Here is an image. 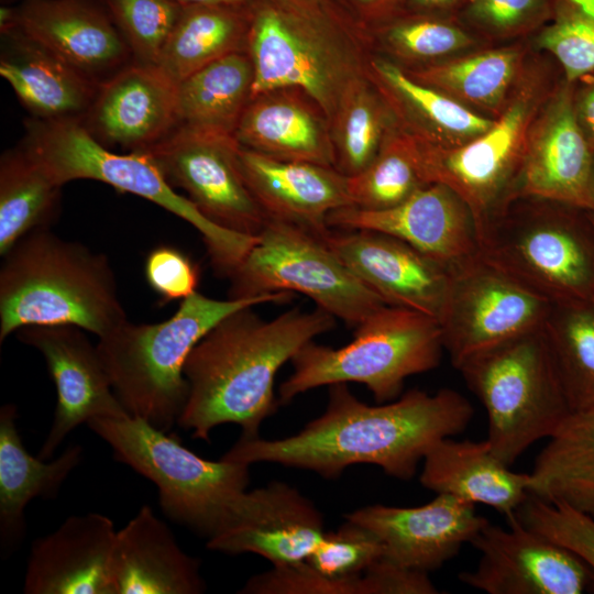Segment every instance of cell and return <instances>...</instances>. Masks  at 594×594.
Listing matches in <instances>:
<instances>
[{
    "label": "cell",
    "mask_w": 594,
    "mask_h": 594,
    "mask_svg": "<svg viewBox=\"0 0 594 594\" xmlns=\"http://www.w3.org/2000/svg\"><path fill=\"white\" fill-rule=\"evenodd\" d=\"M182 6H199V4H212V6H234L244 7L252 0H174Z\"/></svg>",
    "instance_id": "obj_52"
},
{
    "label": "cell",
    "mask_w": 594,
    "mask_h": 594,
    "mask_svg": "<svg viewBox=\"0 0 594 594\" xmlns=\"http://www.w3.org/2000/svg\"><path fill=\"white\" fill-rule=\"evenodd\" d=\"M384 554V544L370 528L348 519L323 535L306 561L322 575L356 583L362 573Z\"/></svg>",
    "instance_id": "obj_45"
},
{
    "label": "cell",
    "mask_w": 594,
    "mask_h": 594,
    "mask_svg": "<svg viewBox=\"0 0 594 594\" xmlns=\"http://www.w3.org/2000/svg\"><path fill=\"white\" fill-rule=\"evenodd\" d=\"M87 425L112 448L117 461L157 486L165 516L197 535H216L246 491L249 464L204 459L141 418L124 414Z\"/></svg>",
    "instance_id": "obj_11"
},
{
    "label": "cell",
    "mask_w": 594,
    "mask_h": 594,
    "mask_svg": "<svg viewBox=\"0 0 594 594\" xmlns=\"http://www.w3.org/2000/svg\"><path fill=\"white\" fill-rule=\"evenodd\" d=\"M365 75L391 108L400 130L440 147L460 146L485 132L495 119L414 79L394 62L370 53Z\"/></svg>",
    "instance_id": "obj_29"
},
{
    "label": "cell",
    "mask_w": 594,
    "mask_h": 594,
    "mask_svg": "<svg viewBox=\"0 0 594 594\" xmlns=\"http://www.w3.org/2000/svg\"><path fill=\"white\" fill-rule=\"evenodd\" d=\"M530 494L594 517V406L572 411L537 455Z\"/></svg>",
    "instance_id": "obj_33"
},
{
    "label": "cell",
    "mask_w": 594,
    "mask_h": 594,
    "mask_svg": "<svg viewBox=\"0 0 594 594\" xmlns=\"http://www.w3.org/2000/svg\"><path fill=\"white\" fill-rule=\"evenodd\" d=\"M233 135L177 127L144 151L172 187L182 188L216 226L257 237L267 218L249 189Z\"/></svg>",
    "instance_id": "obj_14"
},
{
    "label": "cell",
    "mask_w": 594,
    "mask_h": 594,
    "mask_svg": "<svg viewBox=\"0 0 594 594\" xmlns=\"http://www.w3.org/2000/svg\"><path fill=\"white\" fill-rule=\"evenodd\" d=\"M228 278L229 298L297 292L351 328L387 305L321 238L299 226L272 219H267Z\"/></svg>",
    "instance_id": "obj_12"
},
{
    "label": "cell",
    "mask_w": 594,
    "mask_h": 594,
    "mask_svg": "<svg viewBox=\"0 0 594 594\" xmlns=\"http://www.w3.org/2000/svg\"><path fill=\"white\" fill-rule=\"evenodd\" d=\"M575 82L594 72V0H553L551 20L530 38Z\"/></svg>",
    "instance_id": "obj_41"
},
{
    "label": "cell",
    "mask_w": 594,
    "mask_h": 594,
    "mask_svg": "<svg viewBox=\"0 0 594 594\" xmlns=\"http://www.w3.org/2000/svg\"><path fill=\"white\" fill-rule=\"evenodd\" d=\"M144 275L164 302L183 300L198 292V266L187 254L170 245H160L146 255Z\"/></svg>",
    "instance_id": "obj_47"
},
{
    "label": "cell",
    "mask_w": 594,
    "mask_h": 594,
    "mask_svg": "<svg viewBox=\"0 0 594 594\" xmlns=\"http://www.w3.org/2000/svg\"><path fill=\"white\" fill-rule=\"evenodd\" d=\"M86 332L70 324L28 326L15 332L22 343L42 353L56 387L54 420L37 455L42 460L51 459L79 425L128 414Z\"/></svg>",
    "instance_id": "obj_17"
},
{
    "label": "cell",
    "mask_w": 594,
    "mask_h": 594,
    "mask_svg": "<svg viewBox=\"0 0 594 594\" xmlns=\"http://www.w3.org/2000/svg\"><path fill=\"white\" fill-rule=\"evenodd\" d=\"M345 518L376 534L384 557L428 573L455 557L488 524L475 505L448 494L417 507L366 506Z\"/></svg>",
    "instance_id": "obj_21"
},
{
    "label": "cell",
    "mask_w": 594,
    "mask_h": 594,
    "mask_svg": "<svg viewBox=\"0 0 594 594\" xmlns=\"http://www.w3.org/2000/svg\"><path fill=\"white\" fill-rule=\"evenodd\" d=\"M249 4L183 6L157 67L175 84L208 64L246 52Z\"/></svg>",
    "instance_id": "obj_35"
},
{
    "label": "cell",
    "mask_w": 594,
    "mask_h": 594,
    "mask_svg": "<svg viewBox=\"0 0 594 594\" xmlns=\"http://www.w3.org/2000/svg\"><path fill=\"white\" fill-rule=\"evenodd\" d=\"M359 594H437L429 573L384 556L373 562L359 579Z\"/></svg>",
    "instance_id": "obj_48"
},
{
    "label": "cell",
    "mask_w": 594,
    "mask_h": 594,
    "mask_svg": "<svg viewBox=\"0 0 594 594\" xmlns=\"http://www.w3.org/2000/svg\"><path fill=\"white\" fill-rule=\"evenodd\" d=\"M246 53L252 97L277 88L311 96L329 120L348 86L365 73L366 36L327 2L252 0Z\"/></svg>",
    "instance_id": "obj_4"
},
{
    "label": "cell",
    "mask_w": 594,
    "mask_h": 594,
    "mask_svg": "<svg viewBox=\"0 0 594 594\" xmlns=\"http://www.w3.org/2000/svg\"><path fill=\"white\" fill-rule=\"evenodd\" d=\"M80 122L107 147L147 150L177 128V84L157 66L131 62L99 85Z\"/></svg>",
    "instance_id": "obj_22"
},
{
    "label": "cell",
    "mask_w": 594,
    "mask_h": 594,
    "mask_svg": "<svg viewBox=\"0 0 594 594\" xmlns=\"http://www.w3.org/2000/svg\"><path fill=\"white\" fill-rule=\"evenodd\" d=\"M369 50L405 69L490 46L457 16L402 12L366 32Z\"/></svg>",
    "instance_id": "obj_36"
},
{
    "label": "cell",
    "mask_w": 594,
    "mask_h": 594,
    "mask_svg": "<svg viewBox=\"0 0 594 594\" xmlns=\"http://www.w3.org/2000/svg\"><path fill=\"white\" fill-rule=\"evenodd\" d=\"M508 528L490 522L471 540L481 558L459 580L488 594H581L594 584L592 571L573 553L525 527L514 516Z\"/></svg>",
    "instance_id": "obj_15"
},
{
    "label": "cell",
    "mask_w": 594,
    "mask_h": 594,
    "mask_svg": "<svg viewBox=\"0 0 594 594\" xmlns=\"http://www.w3.org/2000/svg\"><path fill=\"white\" fill-rule=\"evenodd\" d=\"M524 41L490 45L428 66L405 69L414 79L488 118H497L524 76Z\"/></svg>",
    "instance_id": "obj_32"
},
{
    "label": "cell",
    "mask_w": 594,
    "mask_h": 594,
    "mask_svg": "<svg viewBox=\"0 0 594 594\" xmlns=\"http://www.w3.org/2000/svg\"><path fill=\"white\" fill-rule=\"evenodd\" d=\"M329 122L336 168L348 177L365 169L399 128L365 73L344 90Z\"/></svg>",
    "instance_id": "obj_38"
},
{
    "label": "cell",
    "mask_w": 594,
    "mask_h": 594,
    "mask_svg": "<svg viewBox=\"0 0 594 594\" xmlns=\"http://www.w3.org/2000/svg\"><path fill=\"white\" fill-rule=\"evenodd\" d=\"M573 106L576 120L594 148V72L574 82Z\"/></svg>",
    "instance_id": "obj_50"
},
{
    "label": "cell",
    "mask_w": 594,
    "mask_h": 594,
    "mask_svg": "<svg viewBox=\"0 0 594 594\" xmlns=\"http://www.w3.org/2000/svg\"><path fill=\"white\" fill-rule=\"evenodd\" d=\"M326 534L323 518L295 487L272 482L245 491L207 548L226 554H258L273 565L306 560Z\"/></svg>",
    "instance_id": "obj_19"
},
{
    "label": "cell",
    "mask_w": 594,
    "mask_h": 594,
    "mask_svg": "<svg viewBox=\"0 0 594 594\" xmlns=\"http://www.w3.org/2000/svg\"><path fill=\"white\" fill-rule=\"evenodd\" d=\"M419 480L437 494L487 505L506 518L530 494L529 473L512 471L492 452L487 440H440L425 455Z\"/></svg>",
    "instance_id": "obj_30"
},
{
    "label": "cell",
    "mask_w": 594,
    "mask_h": 594,
    "mask_svg": "<svg viewBox=\"0 0 594 594\" xmlns=\"http://www.w3.org/2000/svg\"><path fill=\"white\" fill-rule=\"evenodd\" d=\"M552 305L479 254L453 268L439 320L443 348L458 369L477 353L542 327Z\"/></svg>",
    "instance_id": "obj_13"
},
{
    "label": "cell",
    "mask_w": 594,
    "mask_h": 594,
    "mask_svg": "<svg viewBox=\"0 0 594 594\" xmlns=\"http://www.w3.org/2000/svg\"><path fill=\"white\" fill-rule=\"evenodd\" d=\"M12 26L99 85L133 62L99 0H23Z\"/></svg>",
    "instance_id": "obj_23"
},
{
    "label": "cell",
    "mask_w": 594,
    "mask_h": 594,
    "mask_svg": "<svg viewBox=\"0 0 594 594\" xmlns=\"http://www.w3.org/2000/svg\"><path fill=\"white\" fill-rule=\"evenodd\" d=\"M553 0H470L458 19L490 45L530 38L552 16Z\"/></svg>",
    "instance_id": "obj_43"
},
{
    "label": "cell",
    "mask_w": 594,
    "mask_h": 594,
    "mask_svg": "<svg viewBox=\"0 0 594 594\" xmlns=\"http://www.w3.org/2000/svg\"><path fill=\"white\" fill-rule=\"evenodd\" d=\"M117 530L99 513L68 517L30 550L26 594H117L112 551Z\"/></svg>",
    "instance_id": "obj_24"
},
{
    "label": "cell",
    "mask_w": 594,
    "mask_h": 594,
    "mask_svg": "<svg viewBox=\"0 0 594 594\" xmlns=\"http://www.w3.org/2000/svg\"><path fill=\"white\" fill-rule=\"evenodd\" d=\"M336 318L316 307L289 309L265 320L240 309L219 321L191 350L184 367L189 393L177 425L209 441L211 430L235 424L242 438L275 411L274 380L307 343L334 328Z\"/></svg>",
    "instance_id": "obj_2"
},
{
    "label": "cell",
    "mask_w": 594,
    "mask_h": 594,
    "mask_svg": "<svg viewBox=\"0 0 594 594\" xmlns=\"http://www.w3.org/2000/svg\"><path fill=\"white\" fill-rule=\"evenodd\" d=\"M292 296L278 292L219 300L196 292L164 321L127 320L97 342L117 398L129 415L169 432L187 403L189 386L184 367L195 345L227 316L264 302L286 301Z\"/></svg>",
    "instance_id": "obj_5"
},
{
    "label": "cell",
    "mask_w": 594,
    "mask_h": 594,
    "mask_svg": "<svg viewBox=\"0 0 594 594\" xmlns=\"http://www.w3.org/2000/svg\"><path fill=\"white\" fill-rule=\"evenodd\" d=\"M574 82L559 80L535 118L515 199L537 197L592 211L593 147L574 112Z\"/></svg>",
    "instance_id": "obj_20"
},
{
    "label": "cell",
    "mask_w": 594,
    "mask_h": 594,
    "mask_svg": "<svg viewBox=\"0 0 594 594\" xmlns=\"http://www.w3.org/2000/svg\"><path fill=\"white\" fill-rule=\"evenodd\" d=\"M128 320L108 257L35 230L0 268V342L28 326L70 324L101 338Z\"/></svg>",
    "instance_id": "obj_3"
},
{
    "label": "cell",
    "mask_w": 594,
    "mask_h": 594,
    "mask_svg": "<svg viewBox=\"0 0 594 594\" xmlns=\"http://www.w3.org/2000/svg\"><path fill=\"white\" fill-rule=\"evenodd\" d=\"M425 185L411 138L399 128L365 169L348 177L351 206L363 210L393 208Z\"/></svg>",
    "instance_id": "obj_40"
},
{
    "label": "cell",
    "mask_w": 594,
    "mask_h": 594,
    "mask_svg": "<svg viewBox=\"0 0 594 594\" xmlns=\"http://www.w3.org/2000/svg\"><path fill=\"white\" fill-rule=\"evenodd\" d=\"M484 406L492 452L512 465L572 413L543 326L477 353L458 369Z\"/></svg>",
    "instance_id": "obj_7"
},
{
    "label": "cell",
    "mask_w": 594,
    "mask_h": 594,
    "mask_svg": "<svg viewBox=\"0 0 594 594\" xmlns=\"http://www.w3.org/2000/svg\"><path fill=\"white\" fill-rule=\"evenodd\" d=\"M295 1H299V2H326V1H330V0H295Z\"/></svg>",
    "instance_id": "obj_54"
},
{
    "label": "cell",
    "mask_w": 594,
    "mask_h": 594,
    "mask_svg": "<svg viewBox=\"0 0 594 594\" xmlns=\"http://www.w3.org/2000/svg\"><path fill=\"white\" fill-rule=\"evenodd\" d=\"M572 411L594 406V307L552 305L543 323Z\"/></svg>",
    "instance_id": "obj_39"
},
{
    "label": "cell",
    "mask_w": 594,
    "mask_h": 594,
    "mask_svg": "<svg viewBox=\"0 0 594 594\" xmlns=\"http://www.w3.org/2000/svg\"><path fill=\"white\" fill-rule=\"evenodd\" d=\"M321 240L387 305L440 320L453 268L406 242L376 231L330 230Z\"/></svg>",
    "instance_id": "obj_16"
},
{
    "label": "cell",
    "mask_w": 594,
    "mask_h": 594,
    "mask_svg": "<svg viewBox=\"0 0 594 594\" xmlns=\"http://www.w3.org/2000/svg\"><path fill=\"white\" fill-rule=\"evenodd\" d=\"M438 320L385 305L354 328L353 340L331 348L310 341L292 359L293 373L279 386V403L320 386L365 385L377 403L396 399L406 378L436 369L443 352Z\"/></svg>",
    "instance_id": "obj_9"
},
{
    "label": "cell",
    "mask_w": 594,
    "mask_h": 594,
    "mask_svg": "<svg viewBox=\"0 0 594 594\" xmlns=\"http://www.w3.org/2000/svg\"><path fill=\"white\" fill-rule=\"evenodd\" d=\"M16 407L0 409V539L6 552L14 551L25 535L24 509L35 497L53 498L81 461L84 449L72 444L50 461L31 455L16 428Z\"/></svg>",
    "instance_id": "obj_31"
},
{
    "label": "cell",
    "mask_w": 594,
    "mask_h": 594,
    "mask_svg": "<svg viewBox=\"0 0 594 594\" xmlns=\"http://www.w3.org/2000/svg\"><path fill=\"white\" fill-rule=\"evenodd\" d=\"M21 145L0 158V255L29 233L50 229L61 208V189Z\"/></svg>",
    "instance_id": "obj_37"
},
{
    "label": "cell",
    "mask_w": 594,
    "mask_h": 594,
    "mask_svg": "<svg viewBox=\"0 0 594 594\" xmlns=\"http://www.w3.org/2000/svg\"><path fill=\"white\" fill-rule=\"evenodd\" d=\"M590 302H591L592 306L594 307V293H593V295H592V298H591Z\"/></svg>",
    "instance_id": "obj_55"
},
{
    "label": "cell",
    "mask_w": 594,
    "mask_h": 594,
    "mask_svg": "<svg viewBox=\"0 0 594 594\" xmlns=\"http://www.w3.org/2000/svg\"><path fill=\"white\" fill-rule=\"evenodd\" d=\"M469 1L470 0H406L404 11L418 14L458 16Z\"/></svg>",
    "instance_id": "obj_51"
},
{
    "label": "cell",
    "mask_w": 594,
    "mask_h": 594,
    "mask_svg": "<svg viewBox=\"0 0 594 594\" xmlns=\"http://www.w3.org/2000/svg\"><path fill=\"white\" fill-rule=\"evenodd\" d=\"M239 165L267 219L299 226L319 238L330 230L327 216L352 205L348 176L336 167L282 161L241 145Z\"/></svg>",
    "instance_id": "obj_25"
},
{
    "label": "cell",
    "mask_w": 594,
    "mask_h": 594,
    "mask_svg": "<svg viewBox=\"0 0 594 594\" xmlns=\"http://www.w3.org/2000/svg\"><path fill=\"white\" fill-rule=\"evenodd\" d=\"M480 256L553 305L594 293V212L518 197L479 231Z\"/></svg>",
    "instance_id": "obj_6"
},
{
    "label": "cell",
    "mask_w": 594,
    "mask_h": 594,
    "mask_svg": "<svg viewBox=\"0 0 594 594\" xmlns=\"http://www.w3.org/2000/svg\"><path fill=\"white\" fill-rule=\"evenodd\" d=\"M243 594H359L356 583L322 575L306 560L273 565L253 575L239 591Z\"/></svg>",
    "instance_id": "obj_46"
},
{
    "label": "cell",
    "mask_w": 594,
    "mask_h": 594,
    "mask_svg": "<svg viewBox=\"0 0 594 594\" xmlns=\"http://www.w3.org/2000/svg\"><path fill=\"white\" fill-rule=\"evenodd\" d=\"M234 138L242 147L273 158L336 167L329 118L298 88H277L252 97Z\"/></svg>",
    "instance_id": "obj_26"
},
{
    "label": "cell",
    "mask_w": 594,
    "mask_h": 594,
    "mask_svg": "<svg viewBox=\"0 0 594 594\" xmlns=\"http://www.w3.org/2000/svg\"><path fill=\"white\" fill-rule=\"evenodd\" d=\"M557 68L531 55L503 112L468 143L440 147L408 134L424 180L455 191L471 209L477 233L515 199L531 124L563 77Z\"/></svg>",
    "instance_id": "obj_8"
},
{
    "label": "cell",
    "mask_w": 594,
    "mask_h": 594,
    "mask_svg": "<svg viewBox=\"0 0 594 594\" xmlns=\"http://www.w3.org/2000/svg\"><path fill=\"white\" fill-rule=\"evenodd\" d=\"M590 197H591V202H592V212H594V150H593V160H592L591 176H590Z\"/></svg>",
    "instance_id": "obj_53"
},
{
    "label": "cell",
    "mask_w": 594,
    "mask_h": 594,
    "mask_svg": "<svg viewBox=\"0 0 594 594\" xmlns=\"http://www.w3.org/2000/svg\"><path fill=\"white\" fill-rule=\"evenodd\" d=\"M117 594H198L205 591L200 563L178 546L148 505L117 530L112 551Z\"/></svg>",
    "instance_id": "obj_28"
},
{
    "label": "cell",
    "mask_w": 594,
    "mask_h": 594,
    "mask_svg": "<svg viewBox=\"0 0 594 594\" xmlns=\"http://www.w3.org/2000/svg\"><path fill=\"white\" fill-rule=\"evenodd\" d=\"M63 186L92 179L119 191L142 197L191 224L201 235L217 274L228 277L257 237L220 228L193 202L176 193L144 152L118 154L98 142L79 120L46 121L30 118L20 144Z\"/></svg>",
    "instance_id": "obj_10"
},
{
    "label": "cell",
    "mask_w": 594,
    "mask_h": 594,
    "mask_svg": "<svg viewBox=\"0 0 594 594\" xmlns=\"http://www.w3.org/2000/svg\"><path fill=\"white\" fill-rule=\"evenodd\" d=\"M337 230H369L395 237L454 268L480 254L474 216L450 187L429 183L385 210L345 206L327 216Z\"/></svg>",
    "instance_id": "obj_18"
},
{
    "label": "cell",
    "mask_w": 594,
    "mask_h": 594,
    "mask_svg": "<svg viewBox=\"0 0 594 594\" xmlns=\"http://www.w3.org/2000/svg\"><path fill=\"white\" fill-rule=\"evenodd\" d=\"M254 72L246 52L223 56L177 85V127L233 135L252 98Z\"/></svg>",
    "instance_id": "obj_34"
},
{
    "label": "cell",
    "mask_w": 594,
    "mask_h": 594,
    "mask_svg": "<svg viewBox=\"0 0 594 594\" xmlns=\"http://www.w3.org/2000/svg\"><path fill=\"white\" fill-rule=\"evenodd\" d=\"M332 1L343 15L364 34L371 29L402 13L406 2V0Z\"/></svg>",
    "instance_id": "obj_49"
},
{
    "label": "cell",
    "mask_w": 594,
    "mask_h": 594,
    "mask_svg": "<svg viewBox=\"0 0 594 594\" xmlns=\"http://www.w3.org/2000/svg\"><path fill=\"white\" fill-rule=\"evenodd\" d=\"M0 75L31 118L81 120L99 84L18 28L0 31Z\"/></svg>",
    "instance_id": "obj_27"
},
{
    "label": "cell",
    "mask_w": 594,
    "mask_h": 594,
    "mask_svg": "<svg viewBox=\"0 0 594 594\" xmlns=\"http://www.w3.org/2000/svg\"><path fill=\"white\" fill-rule=\"evenodd\" d=\"M134 63L157 66L183 6L174 0H99Z\"/></svg>",
    "instance_id": "obj_42"
},
{
    "label": "cell",
    "mask_w": 594,
    "mask_h": 594,
    "mask_svg": "<svg viewBox=\"0 0 594 594\" xmlns=\"http://www.w3.org/2000/svg\"><path fill=\"white\" fill-rule=\"evenodd\" d=\"M513 516L525 527L573 553L594 574L593 516L565 503L547 502L532 494Z\"/></svg>",
    "instance_id": "obj_44"
},
{
    "label": "cell",
    "mask_w": 594,
    "mask_h": 594,
    "mask_svg": "<svg viewBox=\"0 0 594 594\" xmlns=\"http://www.w3.org/2000/svg\"><path fill=\"white\" fill-rule=\"evenodd\" d=\"M473 415L471 403L451 388L435 394L411 389L391 403L369 405L338 383L329 386L324 413L298 433L274 440L241 437L222 459L249 465L274 462L327 479L366 463L409 480L427 452L462 432Z\"/></svg>",
    "instance_id": "obj_1"
}]
</instances>
